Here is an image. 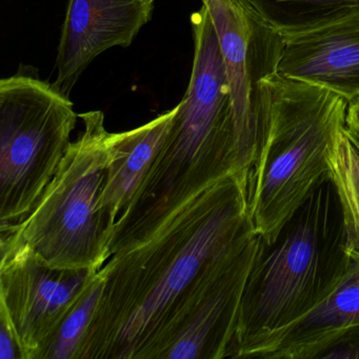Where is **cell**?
<instances>
[{"label":"cell","instance_id":"obj_1","mask_svg":"<svg viewBox=\"0 0 359 359\" xmlns=\"http://www.w3.org/2000/svg\"><path fill=\"white\" fill-rule=\"evenodd\" d=\"M249 174L218 180L148 241L111 256L75 359H165L178 323L210 273L256 235Z\"/></svg>","mask_w":359,"mask_h":359},{"label":"cell","instance_id":"obj_2","mask_svg":"<svg viewBox=\"0 0 359 359\" xmlns=\"http://www.w3.org/2000/svg\"><path fill=\"white\" fill-rule=\"evenodd\" d=\"M194 62L173 125L131 203L115 224L111 256L148 241L173 214L241 167L230 85L205 6L191 16Z\"/></svg>","mask_w":359,"mask_h":359},{"label":"cell","instance_id":"obj_3","mask_svg":"<svg viewBox=\"0 0 359 359\" xmlns=\"http://www.w3.org/2000/svg\"><path fill=\"white\" fill-rule=\"evenodd\" d=\"M259 102V142L248 201L256 233L270 241L330 178L327 153L346 123L348 100L277 72L260 83Z\"/></svg>","mask_w":359,"mask_h":359},{"label":"cell","instance_id":"obj_4","mask_svg":"<svg viewBox=\"0 0 359 359\" xmlns=\"http://www.w3.org/2000/svg\"><path fill=\"white\" fill-rule=\"evenodd\" d=\"M348 231L330 178L270 241L259 247L245 285L233 346L306 314L342 280L351 264Z\"/></svg>","mask_w":359,"mask_h":359},{"label":"cell","instance_id":"obj_5","mask_svg":"<svg viewBox=\"0 0 359 359\" xmlns=\"http://www.w3.org/2000/svg\"><path fill=\"white\" fill-rule=\"evenodd\" d=\"M83 130L71 142L30 215L1 243L30 247L57 268L100 271L111 258L102 196L116 133L104 127L102 111L79 115Z\"/></svg>","mask_w":359,"mask_h":359},{"label":"cell","instance_id":"obj_6","mask_svg":"<svg viewBox=\"0 0 359 359\" xmlns=\"http://www.w3.org/2000/svg\"><path fill=\"white\" fill-rule=\"evenodd\" d=\"M77 117L69 96L28 74L0 81V237L13 234L53 180Z\"/></svg>","mask_w":359,"mask_h":359},{"label":"cell","instance_id":"obj_7","mask_svg":"<svg viewBox=\"0 0 359 359\" xmlns=\"http://www.w3.org/2000/svg\"><path fill=\"white\" fill-rule=\"evenodd\" d=\"M0 253V312L11 323L22 359H43L98 271L51 266L18 243H1Z\"/></svg>","mask_w":359,"mask_h":359},{"label":"cell","instance_id":"obj_8","mask_svg":"<svg viewBox=\"0 0 359 359\" xmlns=\"http://www.w3.org/2000/svg\"><path fill=\"white\" fill-rule=\"evenodd\" d=\"M215 27L230 85L237 149L250 172L259 142V87L278 72L283 34L247 0H201Z\"/></svg>","mask_w":359,"mask_h":359},{"label":"cell","instance_id":"obj_9","mask_svg":"<svg viewBox=\"0 0 359 359\" xmlns=\"http://www.w3.org/2000/svg\"><path fill=\"white\" fill-rule=\"evenodd\" d=\"M259 241L256 235L210 273L184 310L165 359L232 356L241 302Z\"/></svg>","mask_w":359,"mask_h":359},{"label":"cell","instance_id":"obj_10","mask_svg":"<svg viewBox=\"0 0 359 359\" xmlns=\"http://www.w3.org/2000/svg\"><path fill=\"white\" fill-rule=\"evenodd\" d=\"M155 0H69L52 85L70 95L81 75L100 54L131 46L152 18Z\"/></svg>","mask_w":359,"mask_h":359},{"label":"cell","instance_id":"obj_11","mask_svg":"<svg viewBox=\"0 0 359 359\" xmlns=\"http://www.w3.org/2000/svg\"><path fill=\"white\" fill-rule=\"evenodd\" d=\"M339 285L306 314L248 340L233 358L314 359L359 329V254Z\"/></svg>","mask_w":359,"mask_h":359},{"label":"cell","instance_id":"obj_12","mask_svg":"<svg viewBox=\"0 0 359 359\" xmlns=\"http://www.w3.org/2000/svg\"><path fill=\"white\" fill-rule=\"evenodd\" d=\"M278 73L330 90L350 102L359 95V12L283 35Z\"/></svg>","mask_w":359,"mask_h":359},{"label":"cell","instance_id":"obj_13","mask_svg":"<svg viewBox=\"0 0 359 359\" xmlns=\"http://www.w3.org/2000/svg\"><path fill=\"white\" fill-rule=\"evenodd\" d=\"M177 112L178 104L142 127L116 133L113 158L102 196V217L110 243L115 224L148 174Z\"/></svg>","mask_w":359,"mask_h":359},{"label":"cell","instance_id":"obj_14","mask_svg":"<svg viewBox=\"0 0 359 359\" xmlns=\"http://www.w3.org/2000/svg\"><path fill=\"white\" fill-rule=\"evenodd\" d=\"M281 34H291L359 12V0H247Z\"/></svg>","mask_w":359,"mask_h":359},{"label":"cell","instance_id":"obj_15","mask_svg":"<svg viewBox=\"0 0 359 359\" xmlns=\"http://www.w3.org/2000/svg\"><path fill=\"white\" fill-rule=\"evenodd\" d=\"M330 180L344 212L351 251L359 254V151L344 127L334 137L329 153Z\"/></svg>","mask_w":359,"mask_h":359},{"label":"cell","instance_id":"obj_16","mask_svg":"<svg viewBox=\"0 0 359 359\" xmlns=\"http://www.w3.org/2000/svg\"><path fill=\"white\" fill-rule=\"evenodd\" d=\"M102 285L104 279L97 272L85 295L60 325L57 335L43 355V359H75L77 350L97 306Z\"/></svg>","mask_w":359,"mask_h":359},{"label":"cell","instance_id":"obj_17","mask_svg":"<svg viewBox=\"0 0 359 359\" xmlns=\"http://www.w3.org/2000/svg\"><path fill=\"white\" fill-rule=\"evenodd\" d=\"M320 358L359 359V329L340 338L321 354Z\"/></svg>","mask_w":359,"mask_h":359},{"label":"cell","instance_id":"obj_18","mask_svg":"<svg viewBox=\"0 0 359 359\" xmlns=\"http://www.w3.org/2000/svg\"><path fill=\"white\" fill-rule=\"evenodd\" d=\"M0 359H22L13 327L3 312H0Z\"/></svg>","mask_w":359,"mask_h":359},{"label":"cell","instance_id":"obj_19","mask_svg":"<svg viewBox=\"0 0 359 359\" xmlns=\"http://www.w3.org/2000/svg\"><path fill=\"white\" fill-rule=\"evenodd\" d=\"M344 129L351 142L359 151V95L348 102Z\"/></svg>","mask_w":359,"mask_h":359},{"label":"cell","instance_id":"obj_20","mask_svg":"<svg viewBox=\"0 0 359 359\" xmlns=\"http://www.w3.org/2000/svg\"><path fill=\"white\" fill-rule=\"evenodd\" d=\"M353 252H354V251H353ZM355 253H356V252H355ZM357 254H358V253H357Z\"/></svg>","mask_w":359,"mask_h":359}]
</instances>
